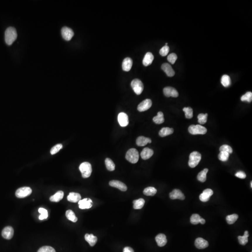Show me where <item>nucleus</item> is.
I'll return each instance as SVG.
<instances>
[{
    "mask_svg": "<svg viewBox=\"0 0 252 252\" xmlns=\"http://www.w3.org/2000/svg\"><path fill=\"white\" fill-rule=\"evenodd\" d=\"M229 157V154L227 152H224V151H220L219 155L218 158L219 160L222 162H226L228 160Z\"/></svg>",
    "mask_w": 252,
    "mask_h": 252,
    "instance_id": "obj_39",
    "label": "nucleus"
},
{
    "mask_svg": "<svg viewBox=\"0 0 252 252\" xmlns=\"http://www.w3.org/2000/svg\"><path fill=\"white\" fill-rule=\"evenodd\" d=\"M14 229L11 227L8 226L5 227L1 233V235L4 238L7 239H11L14 235Z\"/></svg>",
    "mask_w": 252,
    "mask_h": 252,
    "instance_id": "obj_12",
    "label": "nucleus"
},
{
    "mask_svg": "<svg viewBox=\"0 0 252 252\" xmlns=\"http://www.w3.org/2000/svg\"><path fill=\"white\" fill-rule=\"evenodd\" d=\"M32 192V189L29 187L20 188L16 190V196L18 198H24L31 194Z\"/></svg>",
    "mask_w": 252,
    "mask_h": 252,
    "instance_id": "obj_7",
    "label": "nucleus"
},
{
    "mask_svg": "<svg viewBox=\"0 0 252 252\" xmlns=\"http://www.w3.org/2000/svg\"><path fill=\"white\" fill-rule=\"evenodd\" d=\"M167 44H168V43H166V45H167Z\"/></svg>",
    "mask_w": 252,
    "mask_h": 252,
    "instance_id": "obj_52",
    "label": "nucleus"
},
{
    "mask_svg": "<svg viewBox=\"0 0 252 252\" xmlns=\"http://www.w3.org/2000/svg\"><path fill=\"white\" fill-rule=\"evenodd\" d=\"M17 37V32L15 28L12 27L7 28L5 32V40L8 45H11L16 40Z\"/></svg>",
    "mask_w": 252,
    "mask_h": 252,
    "instance_id": "obj_1",
    "label": "nucleus"
},
{
    "mask_svg": "<svg viewBox=\"0 0 252 252\" xmlns=\"http://www.w3.org/2000/svg\"><path fill=\"white\" fill-rule=\"evenodd\" d=\"M157 190L153 187H148L143 191V194L146 196H153L157 193Z\"/></svg>",
    "mask_w": 252,
    "mask_h": 252,
    "instance_id": "obj_30",
    "label": "nucleus"
},
{
    "mask_svg": "<svg viewBox=\"0 0 252 252\" xmlns=\"http://www.w3.org/2000/svg\"><path fill=\"white\" fill-rule=\"evenodd\" d=\"M162 70L164 71L166 75L169 77H172L173 76H174L175 75V73L174 70L172 68V66L169 64L168 63H164L162 64Z\"/></svg>",
    "mask_w": 252,
    "mask_h": 252,
    "instance_id": "obj_18",
    "label": "nucleus"
},
{
    "mask_svg": "<svg viewBox=\"0 0 252 252\" xmlns=\"http://www.w3.org/2000/svg\"><path fill=\"white\" fill-rule=\"evenodd\" d=\"M241 100L242 101H247L248 102H250L252 100V93L250 92H246L245 95L242 96L241 97Z\"/></svg>",
    "mask_w": 252,
    "mask_h": 252,
    "instance_id": "obj_41",
    "label": "nucleus"
},
{
    "mask_svg": "<svg viewBox=\"0 0 252 252\" xmlns=\"http://www.w3.org/2000/svg\"><path fill=\"white\" fill-rule=\"evenodd\" d=\"M38 212L41 214L39 217V220H43L48 218V211L47 210L43 208H40L38 209Z\"/></svg>",
    "mask_w": 252,
    "mask_h": 252,
    "instance_id": "obj_40",
    "label": "nucleus"
},
{
    "mask_svg": "<svg viewBox=\"0 0 252 252\" xmlns=\"http://www.w3.org/2000/svg\"><path fill=\"white\" fill-rule=\"evenodd\" d=\"M66 218L70 221L73 222H76L77 221L78 218L75 215V213L73 211L71 210H68L66 212Z\"/></svg>",
    "mask_w": 252,
    "mask_h": 252,
    "instance_id": "obj_34",
    "label": "nucleus"
},
{
    "mask_svg": "<svg viewBox=\"0 0 252 252\" xmlns=\"http://www.w3.org/2000/svg\"><path fill=\"white\" fill-rule=\"evenodd\" d=\"M177 59V55L175 53H173L169 54L167 57V59L168 61L170 62L172 64H174L176 62Z\"/></svg>",
    "mask_w": 252,
    "mask_h": 252,
    "instance_id": "obj_46",
    "label": "nucleus"
},
{
    "mask_svg": "<svg viewBox=\"0 0 252 252\" xmlns=\"http://www.w3.org/2000/svg\"><path fill=\"white\" fill-rule=\"evenodd\" d=\"M79 208L81 209H89L92 206V201L90 198H85L78 201Z\"/></svg>",
    "mask_w": 252,
    "mask_h": 252,
    "instance_id": "obj_15",
    "label": "nucleus"
},
{
    "mask_svg": "<svg viewBox=\"0 0 252 252\" xmlns=\"http://www.w3.org/2000/svg\"><path fill=\"white\" fill-rule=\"evenodd\" d=\"M169 47L167 46V45H165V46H163V47L160 49L159 53H160V55H161L162 56H166L167 54H168V53H169Z\"/></svg>",
    "mask_w": 252,
    "mask_h": 252,
    "instance_id": "obj_47",
    "label": "nucleus"
},
{
    "mask_svg": "<svg viewBox=\"0 0 252 252\" xmlns=\"http://www.w3.org/2000/svg\"><path fill=\"white\" fill-rule=\"evenodd\" d=\"M118 121L121 127H126L129 123L128 115L123 112L118 114Z\"/></svg>",
    "mask_w": 252,
    "mask_h": 252,
    "instance_id": "obj_11",
    "label": "nucleus"
},
{
    "mask_svg": "<svg viewBox=\"0 0 252 252\" xmlns=\"http://www.w3.org/2000/svg\"><path fill=\"white\" fill-rule=\"evenodd\" d=\"M152 105V102L151 100L147 99L142 101V102L139 104L137 107V110L139 112H144L149 109L151 107Z\"/></svg>",
    "mask_w": 252,
    "mask_h": 252,
    "instance_id": "obj_9",
    "label": "nucleus"
},
{
    "mask_svg": "<svg viewBox=\"0 0 252 252\" xmlns=\"http://www.w3.org/2000/svg\"><path fill=\"white\" fill-rule=\"evenodd\" d=\"M213 191L210 189H206L204 190L202 193L199 196V199L201 201L206 202L209 200L210 197L213 195Z\"/></svg>",
    "mask_w": 252,
    "mask_h": 252,
    "instance_id": "obj_13",
    "label": "nucleus"
},
{
    "mask_svg": "<svg viewBox=\"0 0 252 252\" xmlns=\"http://www.w3.org/2000/svg\"><path fill=\"white\" fill-rule=\"evenodd\" d=\"M220 151H224V152H227L230 154L233 153V149L230 146L228 145H224L221 146L220 148Z\"/></svg>",
    "mask_w": 252,
    "mask_h": 252,
    "instance_id": "obj_43",
    "label": "nucleus"
},
{
    "mask_svg": "<svg viewBox=\"0 0 252 252\" xmlns=\"http://www.w3.org/2000/svg\"><path fill=\"white\" fill-rule=\"evenodd\" d=\"M154 154V151L152 149L145 148L140 153V156L143 160H147L151 157Z\"/></svg>",
    "mask_w": 252,
    "mask_h": 252,
    "instance_id": "obj_22",
    "label": "nucleus"
},
{
    "mask_svg": "<svg viewBox=\"0 0 252 252\" xmlns=\"http://www.w3.org/2000/svg\"><path fill=\"white\" fill-rule=\"evenodd\" d=\"M155 241L158 246L160 247L164 246L167 242L166 236L162 234H159L155 237Z\"/></svg>",
    "mask_w": 252,
    "mask_h": 252,
    "instance_id": "obj_19",
    "label": "nucleus"
},
{
    "mask_svg": "<svg viewBox=\"0 0 252 252\" xmlns=\"http://www.w3.org/2000/svg\"><path fill=\"white\" fill-rule=\"evenodd\" d=\"M195 245L196 248L199 249H203L207 248L209 246V243L206 240L202 238L196 239L195 241Z\"/></svg>",
    "mask_w": 252,
    "mask_h": 252,
    "instance_id": "obj_17",
    "label": "nucleus"
},
{
    "mask_svg": "<svg viewBox=\"0 0 252 252\" xmlns=\"http://www.w3.org/2000/svg\"><path fill=\"white\" fill-rule=\"evenodd\" d=\"M37 252H56V251L52 246H44L39 249Z\"/></svg>",
    "mask_w": 252,
    "mask_h": 252,
    "instance_id": "obj_44",
    "label": "nucleus"
},
{
    "mask_svg": "<svg viewBox=\"0 0 252 252\" xmlns=\"http://www.w3.org/2000/svg\"><path fill=\"white\" fill-rule=\"evenodd\" d=\"M123 252H134V251L131 248L127 246L123 249Z\"/></svg>",
    "mask_w": 252,
    "mask_h": 252,
    "instance_id": "obj_49",
    "label": "nucleus"
},
{
    "mask_svg": "<svg viewBox=\"0 0 252 252\" xmlns=\"http://www.w3.org/2000/svg\"><path fill=\"white\" fill-rule=\"evenodd\" d=\"M169 197L172 199L184 200L185 199V196L183 193L179 189H174L172 192H170Z\"/></svg>",
    "mask_w": 252,
    "mask_h": 252,
    "instance_id": "obj_16",
    "label": "nucleus"
},
{
    "mask_svg": "<svg viewBox=\"0 0 252 252\" xmlns=\"http://www.w3.org/2000/svg\"><path fill=\"white\" fill-rule=\"evenodd\" d=\"M64 196V192L62 191H59L56 192L55 194L50 197V200L54 202H59L63 198Z\"/></svg>",
    "mask_w": 252,
    "mask_h": 252,
    "instance_id": "obj_26",
    "label": "nucleus"
},
{
    "mask_svg": "<svg viewBox=\"0 0 252 252\" xmlns=\"http://www.w3.org/2000/svg\"><path fill=\"white\" fill-rule=\"evenodd\" d=\"M184 112L185 113V117L187 119H191L193 116V109L191 107H185L183 108Z\"/></svg>",
    "mask_w": 252,
    "mask_h": 252,
    "instance_id": "obj_38",
    "label": "nucleus"
},
{
    "mask_svg": "<svg viewBox=\"0 0 252 252\" xmlns=\"http://www.w3.org/2000/svg\"><path fill=\"white\" fill-rule=\"evenodd\" d=\"M174 132V129L172 128H163L160 130L159 132V136L161 137H165L169 135H172Z\"/></svg>",
    "mask_w": 252,
    "mask_h": 252,
    "instance_id": "obj_27",
    "label": "nucleus"
},
{
    "mask_svg": "<svg viewBox=\"0 0 252 252\" xmlns=\"http://www.w3.org/2000/svg\"><path fill=\"white\" fill-rule=\"evenodd\" d=\"M235 176L241 179H245L246 177V174L244 172H242V171H239V172H237L235 174Z\"/></svg>",
    "mask_w": 252,
    "mask_h": 252,
    "instance_id": "obj_48",
    "label": "nucleus"
},
{
    "mask_svg": "<svg viewBox=\"0 0 252 252\" xmlns=\"http://www.w3.org/2000/svg\"><path fill=\"white\" fill-rule=\"evenodd\" d=\"M109 185L113 187L116 188L121 191H125L127 190V187L125 184L118 180H112L110 181Z\"/></svg>",
    "mask_w": 252,
    "mask_h": 252,
    "instance_id": "obj_14",
    "label": "nucleus"
},
{
    "mask_svg": "<svg viewBox=\"0 0 252 252\" xmlns=\"http://www.w3.org/2000/svg\"><path fill=\"white\" fill-rule=\"evenodd\" d=\"M61 34L64 39L66 41H70L74 36V32L71 28L64 27L61 30Z\"/></svg>",
    "mask_w": 252,
    "mask_h": 252,
    "instance_id": "obj_8",
    "label": "nucleus"
},
{
    "mask_svg": "<svg viewBox=\"0 0 252 252\" xmlns=\"http://www.w3.org/2000/svg\"><path fill=\"white\" fill-rule=\"evenodd\" d=\"M201 217L198 214H193L190 219V221L192 224H197L200 222Z\"/></svg>",
    "mask_w": 252,
    "mask_h": 252,
    "instance_id": "obj_37",
    "label": "nucleus"
},
{
    "mask_svg": "<svg viewBox=\"0 0 252 252\" xmlns=\"http://www.w3.org/2000/svg\"><path fill=\"white\" fill-rule=\"evenodd\" d=\"M79 169L82 174V177L85 179L90 177L92 172V165L88 162L82 163L80 165Z\"/></svg>",
    "mask_w": 252,
    "mask_h": 252,
    "instance_id": "obj_3",
    "label": "nucleus"
},
{
    "mask_svg": "<svg viewBox=\"0 0 252 252\" xmlns=\"http://www.w3.org/2000/svg\"><path fill=\"white\" fill-rule=\"evenodd\" d=\"M62 144H56V145H55V146L53 147L52 148V150H51V151H50V152H51V154H56V153H57L58 152H59V151L60 150H61V149H62Z\"/></svg>",
    "mask_w": 252,
    "mask_h": 252,
    "instance_id": "obj_45",
    "label": "nucleus"
},
{
    "mask_svg": "<svg viewBox=\"0 0 252 252\" xmlns=\"http://www.w3.org/2000/svg\"><path fill=\"white\" fill-rule=\"evenodd\" d=\"M205 219H203V218H201L200 220V223L201 224H205Z\"/></svg>",
    "mask_w": 252,
    "mask_h": 252,
    "instance_id": "obj_50",
    "label": "nucleus"
},
{
    "mask_svg": "<svg viewBox=\"0 0 252 252\" xmlns=\"http://www.w3.org/2000/svg\"><path fill=\"white\" fill-rule=\"evenodd\" d=\"M153 121L157 124H160L164 121V114L162 112H158L157 115L153 118Z\"/></svg>",
    "mask_w": 252,
    "mask_h": 252,
    "instance_id": "obj_28",
    "label": "nucleus"
},
{
    "mask_svg": "<svg viewBox=\"0 0 252 252\" xmlns=\"http://www.w3.org/2000/svg\"><path fill=\"white\" fill-rule=\"evenodd\" d=\"M105 164H106V168L109 171H114L115 169V165L114 162H113L111 159L110 158H106L105 160Z\"/></svg>",
    "mask_w": 252,
    "mask_h": 252,
    "instance_id": "obj_35",
    "label": "nucleus"
},
{
    "mask_svg": "<svg viewBox=\"0 0 252 252\" xmlns=\"http://www.w3.org/2000/svg\"><path fill=\"white\" fill-rule=\"evenodd\" d=\"M221 83L225 88H228L231 84V80L228 75H224L221 79Z\"/></svg>",
    "mask_w": 252,
    "mask_h": 252,
    "instance_id": "obj_33",
    "label": "nucleus"
},
{
    "mask_svg": "<svg viewBox=\"0 0 252 252\" xmlns=\"http://www.w3.org/2000/svg\"><path fill=\"white\" fill-rule=\"evenodd\" d=\"M145 204V200L143 198L135 200L133 201V207L135 209H142Z\"/></svg>",
    "mask_w": 252,
    "mask_h": 252,
    "instance_id": "obj_32",
    "label": "nucleus"
},
{
    "mask_svg": "<svg viewBox=\"0 0 252 252\" xmlns=\"http://www.w3.org/2000/svg\"><path fill=\"white\" fill-rule=\"evenodd\" d=\"M207 117H208V114H200L198 115V122L200 124H204L207 121Z\"/></svg>",
    "mask_w": 252,
    "mask_h": 252,
    "instance_id": "obj_42",
    "label": "nucleus"
},
{
    "mask_svg": "<svg viewBox=\"0 0 252 252\" xmlns=\"http://www.w3.org/2000/svg\"><path fill=\"white\" fill-rule=\"evenodd\" d=\"M201 159V155L200 153L197 151H193L191 153L189 157V166L191 168H193L198 164Z\"/></svg>",
    "mask_w": 252,
    "mask_h": 252,
    "instance_id": "obj_2",
    "label": "nucleus"
},
{
    "mask_svg": "<svg viewBox=\"0 0 252 252\" xmlns=\"http://www.w3.org/2000/svg\"><path fill=\"white\" fill-rule=\"evenodd\" d=\"M152 142L151 140L149 138L144 137L143 136H139L136 139V144L138 146H144L148 143H150Z\"/></svg>",
    "mask_w": 252,
    "mask_h": 252,
    "instance_id": "obj_20",
    "label": "nucleus"
},
{
    "mask_svg": "<svg viewBox=\"0 0 252 252\" xmlns=\"http://www.w3.org/2000/svg\"><path fill=\"white\" fill-rule=\"evenodd\" d=\"M67 200L73 203H77L80 200L81 197L80 195L75 192H71L67 196Z\"/></svg>",
    "mask_w": 252,
    "mask_h": 252,
    "instance_id": "obj_24",
    "label": "nucleus"
},
{
    "mask_svg": "<svg viewBox=\"0 0 252 252\" xmlns=\"http://www.w3.org/2000/svg\"><path fill=\"white\" fill-rule=\"evenodd\" d=\"M154 56L151 52H147L144 56V59H143V65L145 66H150L152 64Z\"/></svg>",
    "mask_w": 252,
    "mask_h": 252,
    "instance_id": "obj_23",
    "label": "nucleus"
},
{
    "mask_svg": "<svg viewBox=\"0 0 252 252\" xmlns=\"http://www.w3.org/2000/svg\"><path fill=\"white\" fill-rule=\"evenodd\" d=\"M208 172V169L205 168V169L202 170L201 172H200L197 176V179H198V181L202 182V183H204L206 181V174H207Z\"/></svg>",
    "mask_w": 252,
    "mask_h": 252,
    "instance_id": "obj_29",
    "label": "nucleus"
},
{
    "mask_svg": "<svg viewBox=\"0 0 252 252\" xmlns=\"http://www.w3.org/2000/svg\"><path fill=\"white\" fill-rule=\"evenodd\" d=\"M85 239L91 246H94L97 241V237L94 236L92 234H86L85 236Z\"/></svg>",
    "mask_w": 252,
    "mask_h": 252,
    "instance_id": "obj_25",
    "label": "nucleus"
},
{
    "mask_svg": "<svg viewBox=\"0 0 252 252\" xmlns=\"http://www.w3.org/2000/svg\"><path fill=\"white\" fill-rule=\"evenodd\" d=\"M133 65V61L131 58H126L123 60L122 64V68L123 71H128L131 69Z\"/></svg>",
    "mask_w": 252,
    "mask_h": 252,
    "instance_id": "obj_21",
    "label": "nucleus"
},
{
    "mask_svg": "<svg viewBox=\"0 0 252 252\" xmlns=\"http://www.w3.org/2000/svg\"><path fill=\"white\" fill-rule=\"evenodd\" d=\"M164 93L166 97H172L176 98L179 96V92L174 88L170 86L166 87L164 89Z\"/></svg>",
    "mask_w": 252,
    "mask_h": 252,
    "instance_id": "obj_10",
    "label": "nucleus"
},
{
    "mask_svg": "<svg viewBox=\"0 0 252 252\" xmlns=\"http://www.w3.org/2000/svg\"><path fill=\"white\" fill-rule=\"evenodd\" d=\"M239 218L238 215L236 214H233L227 216L226 218L227 223L229 224H233Z\"/></svg>",
    "mask_w": 252,
    "mask_h": 252,
    "instance_id": "obj_36",
    "label": "nucleus"
},
{
    "mask_svg": "<svg viewBox=\"0 0 252 252\" xmlns=\"http://www.w3.org/2000/svg\"><path fill=\"white\" fill-rule=\"evenodd\" d=\"M251 187L252 188V182L251 181Z\"/></svg>",
    "mask_w": 252,
    "mask_h": 252,
    "instance_id": "obj_51",
    "label": "nucleus"
},
{
    "mask_svg": "<svg viewBox=\"0 0 252 252\" xmlns=\"http://www.w3.org/2000/svg\"><path fill=\"white\" fill-rule=\"evenodd\" d=\"M188 131L191 135H205L207 132V129L200 125H191L188 128Z\"/></svg>",
    "mask_w": 252,
    "mask_h": 252,
    "instance_id": "obj_5",
    "label": "nucleus"
},
{
    "mask_svg": "<svg viewBox=\"0 0 252 252\" xmlns=\"http://www.w3.org/2000/svg\"><path fill=\"white\" fill-rule=\"evenodd\" d=\"M131 86L133 90H134V92L137 95H140L143 92L144 86L143 82L141 80L136 78L133 80L131 83Z\"/></svg>",
    "mask_w": 252,
    "mask_h": 252,
    "instance_id": "obj_6",
    "label": "nucleus"
},
{
    "mask_svg": "<svg viewBox=\"0 0 252 252\" xmlns=\"http://www.w3.org/2000/svg\"><path fill=\"white\" fill-rule=\"evenodd\" d=\"M125 157L128 161L132 164H136L139 160V155L137 150L132 148L127 151Z\"/></svg>",
    "mask_w": 252,
    "mask_h": 252,
    "instance_id": "obj_4",
    "label": "nucleus"
},
{
    "mask_svg": "<svg viewBox=\"0 0 252 252\" xmlns=\"http://www.w3.org/2000/svg\"><path fill=\"white\" fill-rule=\"evenodd\" d=\"M248 232V231H246L244 233L243 236H239L238 237L239 244L242 245H245L248 242V237H249Z\"/></svg>",
    "mask_w": 252,
    "mask_h": 252,
    "instance_id": "obj_31",
    "label": "nucleus"
}]
</instances>
